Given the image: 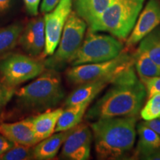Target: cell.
<instances>
[{
	"instance_id": "obj_1",
	"label": "cell",
	"mask_w": 160,
	"mask_h": 160,
	"mask_svg": "<svg viewBox=\"0 0 160 160\" xmlns=\"http://www.w3.org/2000/svg\"><path fill=\"white\" fill-rule=\"evenodd\" d=\"M133 65L116 77L111 87L88 111L86 119L136 117L139 113L147 93Z\"/></svg>"
},
{
	"instance_id": "obj_2",
	"label": "cell",
	"mask_w": 160,
	"mask_h": 160,
	"mask_svg": "<svg viewBox=\"0 0 160 160\" xmlns=\"http://www.w3.org/2000/svg\"><path fill=\"white\" fill-rule=\"evenodd\" d=\"M95 151L99 159H120L134 146L137 117L104 118L91 125Z\"/></svg>"
},
{
	"instance_id": "obj_3",
	"label": "cell",
	"mask_w": 160,
	"mask_h": 160,
	"mask_svg": "<svg viewBox=\"0 0 160 160\" xmlns=\"http://www.w3.org/2000/svg\"><path fill=\"white\" fill-rule=\"evenodd\" d=\"M145 0H113L102 14L89 25L94 32H108L126 41L134 27Z\"/></svg>"
},
{
	"instance_id": "obj_4",
	"label": "cell",
	"mask_w": 160,
	"mask_h": 160,
	"mask_svg": "<svg viewBox=\"0 0 160 160\" xmlns=\"http://www.w3.org/2000/svg\"><path fill=\"white\" fill-rule=\"evenodd\" d=\"M18 102L28 109L43 110L55 107L65 97L61 78L53 70L25 87L16 91Z\"/></svg>"
},
{
	"instance_id": "obj_5",
	"label": "cell",
	"mask_w": 160,
	"mask_h": 160,
	"mask_svg": "<svg viewBox=\"0 0 160 160\" xmlns=\"http://www.w3.org/2000/svg\"><path fill=\"white\" fill-rule=\"evenodd\" d=\"M123 48L121 40L113 36L98 33L88 29L71 63L76 66L109 61L117 57Z\"/></svg>"
},
{
	"instance_id": "obj_6",
	"label": "cell",
	"mask_w": 160,
	"mask_h": 160,
	"mask_svg": "<svg viewBox=\"0 0 160 160\" xmlns=\"http://www.w3.org/2000/svg\"><path fill=\"white\" fill-rule=\"evenodd\" d=\"M133 65V57L122 51L117 57L109 61L73 66L66 72V77L69 82L79 85L97 80L115 77Z\"/></svg>"
},
{
	"instance_id": "obj_7",
	"label": "cell",
	"mask_w": 160,
	"mask_h": 160,
	"mask_svg": "<svg viewBox=\"0 0 160 160\" xmlns=\"http://www.w3.org/2000/svg\"><path fill=\"white\" fill-rule=\"evenodd\" d=\"M87 23L75 11H71L66 21L61 39L54 53L46 60L45 65L57 68L65 63H71L82 44Z\"/></svg>"
},
{
	"instance_id": "obj_8",
	"label": "cell",
	"mask_w": 160,
	"mask_h": 160,
	"mask_svg": "<svg viewBox=\"0 0 160 160\" xmlns=\"http://www.w3.org/2000/svg\"><path fill=\"white\" fill-rule=\"evenodd\" d=\"M45 64L31 57L10 54L0 61V76L3 83L16 87L43 73Z\"/></svg>"
},
{
	"instance_id": "obj_9",
	"label": "cell",
	"mask_w": 160,
	"mask_h": 160,
	"mask_svg": "<svg viewBox=\"0 0 160 160\" xmlns=\"http://www.w3.org/2000/svg\"><path fill=\"white\" fill-rule=\"evenodd\" d=\"M72 5L73 0H60L53 11L45 13V46L43 53L46 57L51 56L57 49L66 21L72 11Z\"/></svg>"
},
{
	"instance_id": "obj_10",
	"label": "cell",
	"mask_w": 160,
	"mask_h": 160,
	"mask_svg": "<svg viewBox=\"0 0 160 160\" xmlns=\"http://www.w3.org/2000/svg\"><path fill=\"white\" fill-rule=\"evenodd\" d=\"M93 133L86 124L80 123L72 130L64 142L61 157L69 160H87L91 156Z\"/></svg>"
},
{
	"instance_id": "obj_11",
	"label": "cell",
	"mask_w": 160,
	"mask_h": 160,
	"mask_svg": "<svg viewBox=\"0 0 160 160\" xmlns=\"http://www.w3.org/2000/svg\"><path fill=\"white\" fill-rule=\"evenodd\" d=\"M160 25V0H149L140 12L136 24L126 39L125 45L131 48Z\"/></svg>"
},
{
	"instance_id": "obj_12",
	"label": "cell",
	"mask_w": 160,
	"mask_h": 160,
	"mask_svg": "<svg viewBox=\"0 0 160 160\" xmlns=\"http://www.w3.org/2000/svg\"><path fill=\"white\" fill-rule=\"evenodd\" d=\"M19 44L32 57L39 56L45 49V19L39 17L31 20L24 28L19 37Z\"/></svg>"
},
{
	"instance_id": "obj_13",
	"label": "cell",
	"mask_w": 160,
	"mask_h": 160,
	"mask_svg": "<svg viewBox=\"0 0 160 160\" xmlns=\"http://www.w3.org/2000/svg\"><path fill=\"white\" fill-rule=\"evenodd\" d=\"M0 134L18 145L34 146L39 142L31 118L13 123H0Z\"/></svg>"
},
{
	"instance_id": "obj_14",
	"label": "cell",
	"mask_w": 160,
	"mask_h": 160,
	"mask_svg": "<svg viewBox=\"0 0 160 160\" xmlns=\"http://www.w3.org/2000/svg\"><path fill=\"white\" fill-rule=\"evenodd\" d=\"M139 140L135 157L140 159L160 160V135L143 122L137 128Z\"/></svg>"
},
{
	"instance_id": "obj_15",
	"label": "cell",
	"mask_w": 160,
	"mask_h": 160,
	"mask_svg": "<svg viewBox=\"0 0 160 160\" xmlns=\"http://www.w3.org/2000/svg\"><path fill=\"white\" fill-rule=\"evenodd\" d=\"M117 77L79 85V87H77L68 97L65 101V106L68 107V106L87 102H91L106 86L111 85L113 83Z\"/></svg>"
},
{
	"instance_id": "obj_16",
	"label": "cell",
	"mask_w": 160,
	"mask_h": 160,
	"mask_svg": "<svg viewBox=\"0 0 160 160\" xmlns=\"http://www.w3.org/2000/svg\"><path fill=\"white\" fill-rule=\"evenodd\" d=\"M73 128L65 131L56 132V133H53L50 137L39 142L33 147L35 159L49 160L53 159Z\"/></svg>"
},
{
	"instance_id": "obj_17",
	"label": "cell",
	"mask_w": 160,
	"mask_h": 160,
	"mask_svg": "<svg viewBox=\"0 0 160 160\" xmlns=\"http://www.w3.org/2000/svg\"><path fill=\"white\" fill-rule=\"evenodd\" d=\"M62 111V108H58L31 117L33 131L39 142L55 133L58 120Z\"/></svg>"
},
{
	"instance_id": "obj_18",
	"label": "cell",
	"mask_w": 160,
	"mask_h": 160,
	"mask_svg": "<svg viewBox=\"0 0 160 160\" xmlns=\"http://www.w3.org/2000/svg\"><path fill=\"white\" fill-rule=\"evenodd\" d=\"M113 1V0H74V11L89 25L102 14Z\"/></svg>"
},
{
	"instance_id": "obj_19",
	"label": "cell",
	"mask_w": 160,
	"mask_h": 160,
	"mask_svg": "<svg viewBox=\"0 0 160 160\" xmlns=\"http://www.w3.org/2000/svg\"><path fill=\"white\" fill-rule=\"evenodd\" d=\"M90 104L91 102H87L68 106L67 108L63 110L58 120L55 133L68 131L81 123Z\"/></svg>"
},
{
	"instance_id": "obj_20",
	"label": "cell",
	"mask_w": 160,
	"mask_h": 160,
	"mask_svg": "<svg viewBox=\"0 0 160 160\" xmlns=\"http://www.w3.org/2000/svg\"><path fill=\"white\" fill-rule=\"evenodd\" d=\"M23 28V26L19 23L12 24L0 28V56L17 46Z\"/></svg>"
},
{
	"instance_id": "obj_21",
	"label": "cell",
	"mask_w": 160,
	"mask_h": 160,
	"mask_svg": "<svg viewBox=\"0 0 160 160\" xmlns=\"http://www.w3.org/2000/svg\"><path fill=\"white\" fill-rule=\"evenodd\" d=\"M135 68L140 77H153L160 76V66L145 52L138 49L133 56Z\"/></svg>"
},
{
	"instance_id": "obj_22",
	"label": "cell",
	"mask_w": 160,
	"mask_h": 160,
	"mask_svg": "<svg viewBox=\"0 0 160 160\" xmlns=\"http://www.w3.org/2000/svg\"><path fill=\"white\" fill-rule=\"evenodd\" d=\"M138 49L145 52L160 66V27H157L139 42Z\"/></svg>"
},
{
	"instance_id": "obj_23",
	"label": "cell",
	"mask_w": 160,
	"mask_h": 160,
	"mask_svg": "<svg viewBox=\"0 0 160 160\" xmlns=\"http://www.w3.org/2000/svg\"><path fill=\"white\" fill-rule=\"evenodd\" d=\"M33 146L15 144L11 148L0 155L2 160H29L34 159Z\"/></svg>"
},
{
	"instance_id": "obj_24",
	"label": "cell",
	"mask_w": 160,
	"mask_h": 160,
	"mask_svg": "<svg viewBox=\"0 0 160 160\" xmlns=\"http://www.w3.org/2000/svg\"><path fill=\"white\" fill-rule=\"evenodd\" d=\"M140 116L144 121H151L160 116V93L149 97L145 105L140 110Z\"/></svg>"
},
{
	"instance_id": "obj_25",
	"label": "cell",
	"mask_w": 160,
	"mask_h": 160,
	"mask_svg": "<svg viewBox=\"0 0 160 160\" xmlns=\"http://www.w3.org/2000/svg\"><path fill=\"white\" fill-rule=\"evenodd\" d=\"M140 80L145 86L148 97L160 93V76L153 77H140Z\"/></svg>"
},
{
	"instance_id": "obj_26",
	"label": "cell",
	"mask_w": 160,
	"mask_h": 160,
	"mask_svg": "<svg viewBox=\"0 0 160 160\" xmlns=\"http://www.w3.org/2000/svg\"><path fill=\"white\" fill-rule=\"evenodd\" d=\"M15 92L14 87H11L5 83H0V111L11 99Z\"/></svg>"
},
{
	"instance_id": "obj_27",
	"label": "cell",
	"mask_w": 160,
	"mask_h": 160,
	"mask_svg": "<svg viewBox=\"0 0 160 160\" xmlns=\"http://www.w3.org/2000/svg\"><path fill=\"white\" fill-rule=\"evenodd\" d=\"M27 11L32 16H37L41 0H23Z\"/></svg>"
},
{
	"instance_id": "obj_28",
	"label": "cell",
	"mask_w": 160,
	"mask_h": 160,
	"mask_svg": "<svg viewBox=\"0 0 160 160\" xmlns=\"http://www.w3.org/2000/svg\"><path fill=\"white\" fill-rule=\"evenodd\" d=\"M60 0H42L41 4V12L43 13H47L53 11L56 6L58 5Z\"/></svg>"
},
{
	"instance_id": "obj_29",
	"label": "cell",
	"mask_w": 160,
	"mask_h": 160,
	"mask_svg": "<svg viewBox=\"0 0 160 160\" xmlns=\"http://www.w3.org/2000/svg\"><path fill=\"white\" fill-rule=\"evenodd\" d=\"M14 145L15 143L10 141L9 139H8L4 136L0 134V155H2L7 151H8Z\"/></svg>"
},
{
	"instance_id": "obj_30",
	"label": "cell",
	"mask_w": 160,
	"mask_h": 160,
	"mask_svg": "<svg viewBox=\"0 0 160 160\" xmlns=\"http://www.w3.org/2000/svg\"><path fill=\"white\" fill-rule=\"evenodd\" d=\"M143 123L160 135V116L157 119L151 121H145Z\"/></svg>"
},
{
	"instance_id": "obj_31",
	"label": "cell",
	"mask_w": 160,
	"mask_h": 160,
	"mask_svg": "<svg viewBox=\"0 0 160 160\" xmlns=\"http://www.w3.org/2000/svg\"><path fill=\"white\" fill-rule=\"evenodd\" d=\"M14 0H0V15L5 13L11 8Z\"/></svg>"
}]
</instances>
